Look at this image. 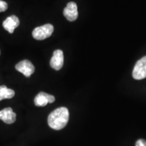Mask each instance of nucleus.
Returning a JSON list of instances; mask_svg holds the SVG:
<instances>
[{
	"mask_svg": "<svg viewBox=\"0 0 146 146\" xmlns=\"http://www.w3.org/2000/svg\"><path fill=\"white\" fill-rule=\"evenodd\" d=\"M69 120L68 110L65 107L58 108L48 116V125L54 130H61L66 127Z\"/></svg>",
	"mask_w": 146,
	"mask_h": 146,
	"instance_id": "f257e3e1",
	"label": "nucleus"
},
{
	"mask_svg": "<svg viewBox=\"0 0 146 146\" xmlns=\"http://www.w3.org/2000/svg\"><path fill=\"white\" fill-rule=\"evenodd\" d=\"M54 32V27L51 24H46L38 27L33 31V36L36 40H43L50 37Z\"/></svg>",
	"mask_w": 146,
	"mask_h": 146,
	"instance_id": "f03ea898",
	"label": "nucleus"
},
{
	"mask_svg": "<svg viewBox=\"0 0 146 146\" xmlns=\"http://www.w3.org/2000/svg\"><path fill=\"white\" fill-rule=\"evenodd\" d=\"M133 77L136 80L146 77V56L137 62L133 71Z\"/></svg>",
	"mask_w": 146,
	"mask_h": 146,
	"instance_id": "7ed1b4c3",
	"label": "nucleus"
},
{
	"mask_svg": "<svg viewBox=\"0 0 146 146\" xmlns=\"http://www.w3.org/2000/svg\"><path fill=\"white\" fill-rule=\"evenodd\" d=\"M15 68L18 72L23 73L27 77H29L35 72V66L28 60H24L18 62Z\"/></svg>",
	"mask_w": 146,
	"mask_h": 146,
	"instance_id": "20e7f679",
	"label": "nucleus"
},
{
	"mask_svg": "<svg viewBox=\"0 0 146 146\" xmlns=\"http://www.w3.org/2000/svg\"><path fill=\"white\" fill-rule=\"evenodd\" d=\"M64 64V54L61 50L54 51L52 59L50 60V66L56 70H59L62 68Z\"/></svg>",
	"mask_w": 146,
	"mask_h": 146,
	"instance_id": "39448f33",
	"label": "nucleus"
},
{
	"mask_svg": "<svg viewBox=\"0 0 146 146\" xmlns=\"http://www.w3.org/2000/svg\"><path fill=\"white\" fill-rule=\"evenodd\" d=\"M64 16L67 20L70 22L74 21L78 18L77 5L74 2L71 1L67 4L64 10Z\"/></svg>",
	"mask_w": 146,
	"mask_h": 146,
	"instance_id": "423d86ee",
	"label": "nucleus"
},
{
	"mask_svg": "<svg viewBox=\"0 0 146 146\" xmlns=\"http://www.w3.org/2000/svg\"><path fill=\"white\" fill-rule=\"evenodd\" d=\"M55 101V97L45 92H40L34 100L35 104L36 106H45L48 103H53Z\"/></svg>",
	"mask_w": 146,
	"mask_h": 146,
	"instance_id": "0eeeda50",
	"label": "nucleus"
},
{
	"mask_svg": "<svg viewBox=\"0 0 146 146\" xmlns=\"http://www.w3.org/2000/svg\"><path fill=\"white\" fill-rule=\"evenodd\" d=\"M20 25V21L17 16L12 15L9 16L3 21V27L10 33H13L14 29L17 28Z\"/></svg>",
	"mask_w": 146,
	"mask_h": 146,
	"instance_id": "6e6552de",
	"label": "nucleus"
},
{
	"mask_svg": "<svg viewBox=\"0 0 146 146\" xmlns=\"http://www.w3.org/2000/svg\"><path fill=\"white\" fill-rule=\"evenodd\" d=\"M0 119L6 124H12L16 121V114L11 108H6L0 111Z\"/></svg>",
	"mask_w": 146,
	"mask_h": 146,
	"instance_id": "1a4fd4ad",
	"label": "nucleus"
},
{
	"mask_svg": "<svg viewBox=\"0 0 146 146\" xmlns=\"http://www.w3.org/2000/svg\"><path fill=\"white\" fill-rule=\"evenodd\" d=\"M15 95L14 90L8 89L5 85L0 86V101L4 99H11Z\"/></svg>",
	"mask_w": 146,
	"mask_h": 146,
	"instance_id": "9d476101",
	"label": "nucleus"
},
{
	"mask_svg": "<svg viewBox=\"0 0 146 146\" xmlns=\"http://www.w3.org/2000/svg\"><path fill=\"white\" fill-rule=\"evenodd\" d=\"M8 3L5 1L0 0V12H5L8 9Z\"/></svg>",
	"mask_w": 146,
	"mask_h": 146,
	"instance_id": "9b49d317",
	"label": "nucleus"
},
{
	"mask_svg": "<svg viewBox=\"0 0 146 146\" xmlns=\"http://www.w3.org/2000/svg\"><path fill=\"white\" fill-rule=\"evenodd\" d=\"M135 146H146V140L139 139L137 141Z\"/></svg>",
	"mask_w": 146,
	"mask_h": 146,
	"instance_id": "f8f14e48",
	"label": "nucleus"
}]
</instances>
